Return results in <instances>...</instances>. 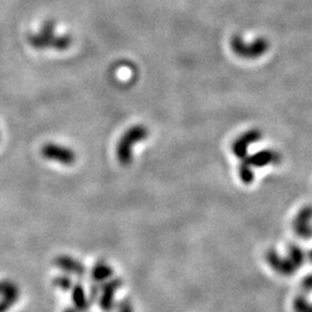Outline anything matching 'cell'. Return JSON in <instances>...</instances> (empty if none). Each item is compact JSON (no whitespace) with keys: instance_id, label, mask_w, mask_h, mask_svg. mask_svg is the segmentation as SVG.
Instances as JSON below:
<instances>
[{"instance_id":"obj_3","label":"cell","mask_w":312,"mask_h":312,"mask_svg":"<svg viewBox=\"0 0 312 312\" xmlns=\"http://www.w3.org/2000/svg\"><path fill=\"white\" fill-rule=\"evenodd\" d=\"M42 155L49 161H53L64 166H71L77 160V154L70 147L58 145V144H47L42 147Z\"/></svg>"},{"instance_id":"obj_11","label":"cell","mask_w":312,"mask_h":312,"mask_svg":"<svg viewBox=\"0 0 312 312\" xmlns=\"http://www.w3.org/2000/svg\"><path fill=\"white\" fill-rule=\"evenodd\" d=\"M111 275H113V270H111V267L108 264L102 261L97 262L92 271V278L94 279V281H96V282L106 281Z\"/></svg>"},{"instance_id":"obj_14","label":"cell","mask_w":312,"mask_h":312,"mask_svg":"<svg viewBox=\"0 0 312 312\" xmlns=\"http://www.w3.org/2000/svg\"><path fill=\"white\" fill-rule=\"evenodd\" d=\"M118 312H135V311H133V306L130 301L125 300L118 304Z\"/></svg>"},{"instance_id":"obj_8","label":"cell","mask_w":312,"mask_h":312,"mask_svg":"<svg viewBox=\"0 0 312 312\" xmlns=\"http://www.w3.org/2000/svg\"><path fill=\"white\" fill-rule=\"evenodd\" d=\"M267 260H269L270 265L273 267L278 273L288 275V274H293L294 272H295V265L293 264V261H284L282 259H280L274 252L269 253Z\"/></svg>"},{"instance_id":"obj_4","label":"cell","mask_w":312,"mask_h":312,"mask_svg":"<svg viewBox=\"0 0 312 312\" xmlns=\"http://www.w3.org/2000/svg\"><path fill=\"white\" fill-rule=\"evenodd\" d=\"M20 289L11 280H0V312H7L19 301Z\"/></svg>"},{"instance_id":"obj_9","label":"cell","mask_w":312,"mask_h":312,"mask_svg":"<svg viewBox=\"0 0 312 312\" xmlns=\"http://www.w3.org/2000/svg\"><path fill=\"white\" fill-rule=\"evenodd\" d=\"M72 300L75 305V309L79 312L88 311V301L86 298V293L81 284H75L72 291Z\"/></svg>"},{"instance_id":"obj_2","label":"cell","mask_w":312,"mask_h":312,"mask_svg":"<svg viewBox=\"0 0 312 312\" xmlns=\"http://www.w3.org/2000/svg\"><path fill=\"white\" fill-rule=\"evenodd\" d=\"M148 137V130L144 125H135L125 131L124 135L120 137L117 144V159L120 164L128 166L133 160V148L140 141H144Z\"/></svg>"},{"instance_id":"obj_15","label":"cell","mask_w":312,"mask_h":312,"mask_svg":"<svg viewBox=\"0 0 312 312\" xmlns=\"http://www.w3.org/2000/svg\"><path fill=\"white\" fill-rule=\"evenodd\" d=\"M303 287L307 289V291H312V275L304 279V281H303Z\"/></svg>"},{"instance_id":"obj_12","label":"cell","mask_w":312,"mask_h":312,"mask_svg":"<svg viewBox=\"0 0 312 312\" xmlns=\"http://www.w3.org/2000/svg\"><path fill=\"white\" fill-rule=\"evenodd\" d=\"M294 309L296 312H312V304L306 302L304 297H297L294 302Z\"/></svg>"},{"instance_id":"obj_5","label":"cell","mask_w":312,"mask_h":312,"mask_svg":"<svg viewBox=\"0 0 312 312\" xmlns=\"http://www.w3.org/2000/svg\"><path fill=\"white\" fill-rule=\"evenodd\" d=\"M231 48H233V50L237 53L238 56L256 57L258 55H260L262 50L265 49V42L259 39V41L251 44V46H247L242 39L236 36L231 39Z\"/></svg>"},{"instance_id":"obj_16","label":"cell","mask_w":312,"mask_h":312,"mask_svg":"<svg viewBox=\"0 0 312 312\" xmlns=\"http://www.w3.org/2000/svg\"><path fill=\"white\" fill-rule=\"evenodd\" d=\"M64 312H78V310L75 309V307H68Z\"/></svg>"},{"instance_id":"obj_10","label":"cell","mask_w":312,"mask_h":312,"mask_svg":"<svg viewBox=\"0 0 312 312\" xmlns=\"http://www.w3.org/2000/svg\"><path fill=\"white\" fill-rule=\"evenodd\" d=\"M257 132H248L247 135H244L243 137H240L237 141H235V144L233 146L234 153L237 156H244L247 153V147L250 142L255 141L257 139Z\"/></svg>"},{"instance_id":"obj_7","label":"cell","mask_w":312,"mask_h":312,"mask_svg":"<svg viewBox=\"0 0 312 312\" xmlns=\"http://www.w3.org/2000/svg\"><path fill=\"white\" fill-rule=\"evenodd\" d=\"M55 265L66 273L81 276L84 274V266L79 260L70 256H59L55 259Z\"/></svg>"},{"instance_id":"obj_13","label":"cell","mask_w":312,"mask_h":312,"mask_svg":"<svg viewBox=\"0 0 312 312\" xmlns=\"http://www.w3.org/2000/svg\"><path fill=\"white\" fill-rule=\"evenodd\" d=\"M53 283H55V286L61 288L62 291H69V289L72 287V281H71L69 276L65 275L58 276V278H56L55 281H53Z\"/></svg>"},{"instance_id":"obj_1","label":"cell","mask_w":312,"mask_h":312,"mask_svg":"<svg viewBox=\"0 0 312 312\" xmlns=\"http://www.w3.org/2000/svg\"><path fill=\"white\" fill-rule=\"evenodd\" d=\"M29 43L37 50H46V49L51 48L57 51H65L72 46V37L70 35H58L57 36L55 34V22L48 21L37 34L30 35Z\"/></svg>"},{"instance_id":"obj_6","label":"cell","mask_w":312,"mask_h":312,"mask_svg":"<svg viewBox=\"0 0 312 312\" xmlns=\"http://www.w3.org/2000/svg\"><path fill=\"white\" fill-rule=\"evenodd\" d=\"M120 286H122V281L119 279L109 280L104 283L100 296V306L102 310L110 311L113 309L115 303V293L117 292V289Z\"/></svg>"}]
</instances>
